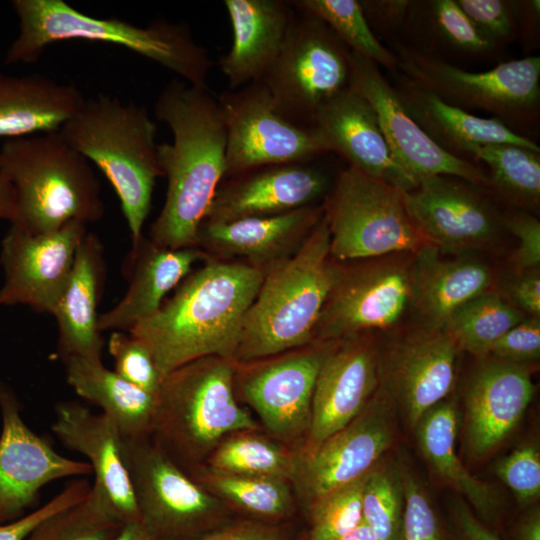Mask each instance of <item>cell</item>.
<instances>
[{
  "mask_svg": "<svg viewBox=\"0 0 540 540\" xmlns=\"http://www.w3.org/2000/svg\"><path fill=\"white\" fill-rule=\"evenodd\" d=\"M154 115L173 135L157 146L167 179L163 207L151 226V241L164 248L196 247L198 234L226 173V128L208 88L177 79L154 103Z\"/></svg>",
  "mask_w": 540,
  "mask_h": 540,
  "instance_id": "6da1fadb",
  "label": "cell"
},
{
  "mask_svg": "<svg viewBox=\"0 0 540 540\" xmlns=\"http://www.w3.org/2000/svg\"><path fill=\"white\" fill-rule=\"evenodd\" d=\"M263 276L264 270L252 264L208 261L128 333L150 350L162 381L203 357L234 361L246 313Z\"/></svg>",
  "mask_w": 540,
  "mask_h": 540,
  "instance_id": "7a4b0ae2",
  "label": "cell"
},
{
  "mask_svg": "<svg viewBox=\"0 0 540 540\" xmlns=\"http://www.w3.org/2000/svg\"><path fill=\"white\" fill-rule=\"evenodd\" d=\"M19 32L8 47L4 63L31 64L53 44L84 40L120 46L152 60L183 78L208 88L213 61L197 44L185 23L155 20L137 26L119 18H95L64 0H13Z\"/></svg>",
  "mask_w": 540,
  "mask_h": 540,
  "instance_id": "3957f363",
  "label": "cell"
},
{
  "mask_svg": "<svg viewBox=\"0 0 540 540\" xmlns=\"http://www.w3.org/2000/svg\"><path fill=\"white\" fill-rule=\"evenodd\" d=\"M329 256L330 232L323 212L295 252L264 271L244 319L236 363L275 356L312 340L342 274Z\"/></svg>",
  "mask_w": 540,
  "mask_h": 540,
  "instance_id": "277c9868",
  "label": "cell"
},
{
  "mask_svg": "<svg viewBox=\"0 0 540 540\" xmlns=\"http://www.w3.org/2000/svg\"><path fill=\"white\" fill-rule=\"evenodd\" d=\"M0 167L15 194L10 223L30 234L56 231L71 221H99L101 184L90 161L60 130L4 140Z\"/></svg>",
  "mask_w": 540,
  "mask_h": 540,
  "instance_id": "5b68a950",
  "label": "cell"
},
{
  "mask_svg": "<svg viewBox=\"0 0 540 540\" xmlns=\"http://www.w3.org/2000/svg\"><path fill=\"white\" fill-rule=\"evenodd\" d=\"M60 132L109 180L120 200L132 246L138 244L155 181L163 176L155 142L157 125L147 109L98 94L86 98Z\"/></svg>",
  "mask_w": 540,
  "mask_h": 540,
  "instance_id": "8992f818",
  "label": "cell"
},
{
  "mask_svg": "<svg viewBox=\"0 0 540 540\" xmlns=\"http://www.w3.org/2000/svg\"><path fill=\"white\" fill-rule=\"evenodd\" d=\"M235 363L203 357L175 369L162 381L150 436L184 471L207 459L227 436L258 428L236 401Z\"/></svg>",
  "mask_w": 540,
  "mask_h": 540,
  "instance_id": "52a82bcc",
  "label": "cell"
},
{
  "mask_svg": "<svg viewBox=\"0 0 540 540\" xmlns=\"http://www.w3.org/2000/svg\"><path fill=\"white\" fill-rule=\"evenodd\" d=\"M403 192L354 167L343 170L323 204L330 256L363 259L432 245L410 217Z\"/></svg>",
  "mask_w": 540,
  "mask_h": 540,
  "instance_id": "ba28073f",
  "label": "cell"
},
{
  "mask_svg": "<svg viewBox=\"0 0 540 540\" xmlns=\"http://www.w3.org/2000/svg\"><path fill=\"white\" fill-rule=\"evenodd\" d=\"M294 8L280 53L260 82L280 114L310 126L318 109L349 87L351 51L322 20Z\"/></svg>",
  "mask_w": 540,
  "mask_h": 540,
  "instance_id": "9c48e42d",
  "label": "cell"
},
{
  "mask_svg": "<svg viewBox=\"0 0 540 540\" xmlns=\"http://www.w3.org/2000/svg\"><path fill=\"white\" fill-rule=\"evenodd\" d=\"M122 454L139 524L148 540H190L209 533L222 501L177 465L151 436H122Z\"/></svg>",
  "mask_w": 540,
  "mask_h": 540,
  "instance_id": "30bf717a",
  "label": "cell"
},
{
  "mask_svg": "<svg viewBox=\"0 0 540 540\" xmlns=\"http://www.w3.org/2000/svg\"><path fill=\"white\" fill-rule=\"evenodd\" d=\"M399 55L398 65L409 81L450 105L465 111L490 112L503 122L536 114L540 99L538 56L503 62L484 72H469L407 48H399Z\"/></svg>",
  "mask_w": 540,
  "mask_h": 540,
  "instance_id": "8fae6325",
  "label": "cell"
},
{
  "mask_svg": "<svg viewBox=\"0 0 540 540\" xmlns=\"http://www.w3.org/2000/svg\"><path fill=\"white\" fill-rule=\"evenodd\" d=\"M217 100L226 128L225 176L306 162L329 152L312 126L297 124L277 111L261 82L224 91Z\"/></svg>",
  "mask_w": 540,
  "mask_h": 540,
  "instance_id": "7c38bea8",
  "label": "cell"
},
{
  "mask_svg": "<svg viewBox=\"0 0 540 540\" xmlns=\"http://www.w3.org/2000/svg\"><path fill=\"white\" fill-rule=\"evenodd\" d=\"M394 401L378 387L363 411L315 449L298 457L293 481L310 504L366 474L394 439Z\"/></svg>",
  "mask_w": 540,
  "mask_h": 540,
  "instance_id": "4fadbf2b",
  "label": "cell"
},
{
  "mask_svg": "<svg viewBox=\"0 0 540 540\" xmlns=\"http://www.w3.org/2000/svg\"><path fill=\"white\" fill-rule=\"evenodd\" d=\"M350 64V85L371 104L395 161L417 185L423 179L446 175L490 186L481 168L444 150L417 124L377 64L353 52Z\"/></svg>",
  "mask_w": 540,
  "mask_h": 540,
  "instance_id": "5bb4252c",
  "label": "cell"
},
{
  "mask_svg": "<svg viewBox=\"0 0 540 540\" xmlns=\"http://www.w3.org/2000/svg\"><path fill=\"white\" fill-rule=\"evenodd\" d=\"M0 524L15 521L38 502L50 482L92 473L87 461L60 455L24 422L20 401L0 381Z\"/></svg>",
  "mask_w": 540,
  "mask_h": 540,
  "instance_id": "9a60e30c",
  "label": "cell"
},
{
  "mask_svg": "<svg viewBox=\"0 0 540 540\" xmlns=\"http://www.w3.org/2000/svg\"><path fill=\"white\" fill-rule=\"evenodd\" d=\"M86 225L71 221L56 231L37 235L10 225L0 251L4 273L0 306L25 305L52 314L87 233Z\"/></svg>",
  "mask_w": 540,
  "mask_h": 540,
  "instance_id": "2e32d148",
  "label": "cell"
},
{
  "mask_svg": "<svg viewBox=\"0 0 540 540\" xmlns=\"http://www.w3.org/2000/svg\"><path fill=\"white\" fill-rule=\"evenodd\" d=\"M473 186L460 178L437 175L403 192L410 217L433 246L463 251L487 244L496 236L498 214Z\"/></svg>",
  "mask_w": 540,
  "mask_h": 540,
  "instance_id": "e0dca14e",
  "label": "cell"
},
{
  "mask_svg": "<svg viewBox=\"0 0 540 540\" xmlns=\"http://www.w3.org/2000/svg\"><path fill=\"white\" fill-rule=\"evenodd\" d=\"M412 300L411 273L381 265L341 277L321 312L313 337L346 340L372 329H386L401 318Z\"/></svg>",
  "mask_w": 540,
  "mask_h": 540,
  "instance_id": "ac0fdd59",
  "label": "cell"
},
{
  "mask_svg": "<svg viewBox=\"0 0 540 540\" xmlns=\"http://www.w3.org/2000/svg\"><path fill=\"white\" fill-rule=\"evenodd\" d=\"M331 348L297 352L243 376L240 389L244 400L278 440L291 442L308 433L317 376Z\"/></svg>",
  "mask_w": 540,
  "mask_h": 540,
  "instance_id": "d6986e66",
  "label": "cell"
},
{
  "mask_svg": "<svg viewBox=\"0 0 540 540\" xmlns=\"http://www.w3.org/2000/svg\"><path fill=\"white\" fill-rule=\"evenodd\" d=\"M331 348L317 376L305 453L341 430L366 407L381 383L376 349L358 336Z\"/></svg>",
  "mask_w": 540,
  "mask_h": 540,
  "instance_id": "ffe728a7",
  "label": "cell"
},
{
  "mask_svg": "<svg viewBox=\"0 0 540 540\" xmlns=\"http://www.w3.org/2000/svg\"><path fill=\"white\" fill-rule=\"evenodd\" d=\"M307 163L269 165L232 176L219 185L204 222L269 217L313 205L328 190L329 179Z\"/></svg>",
  "mask_w": 540,
  "mask_h": 540,
  "instance_id": "44dd1931",
  "label": "cell"
},
{
  "mask_svg": "<svg viewBox=\"0 0 540 540\" xmlns=\"http://www.w3.org/2000/svg\"><path fill=\"white\" fill-rule=\"evenodd\" d=\"M458 348L442 329L405 337L389 353L382 385L412 427L450 393Z\"/></svg>",
  "mask_w": 540,
  "mask_h": 540,
  "instance_id": "7402d4cb",
  "label": "cell"
},
{
  "mask_svg": "<svg viewBox=\"0 0 540 540\" xmlns=\"http://www.w3.org/2000/svg\"><path fill=\"white\" fill-rule=\"evenodd\" d=\"M310 126L329 152L342 156L349 166L402 191L417 186L395 161L373 107L351 85L322 105Z\"/></svg>",
  "mask_w": 540,
  "mask_h": 540,
  "instance_id": "603a6c76",
  "label": "cell"
},
{
  "mask_svg": "<svg viewBox=\"0 0 540 540\" xmlns=\"http://www.w3.org/2000/svg\"><path fill=\"white\" fill-rule=\"evenodd\" d=\"M52 431L69 450L87 458L92 484L124 523L139 522L138 509L122 454V434L108 416L93 413L79 401L55 406Z\"/></svg>",
  "mask_w": 540,
  "mask_h": 540,
  "instance_id": "cb8c5ba5",
  "label": "cell"
},
{
  "mask_svg": "<svg viewBox=\"0 0 540 540\" xmlns=\"http://www.w3.org/2000/svg\"><path fill=\"white\" fill-rule=\"evenodd\" d=\"M535 392L524 364L484 362L466 392V444L471 456L494 451L517 426Z\"/></svg>",
  "mask_w": 540,
  "mask_h": 540,
  "instance_id": "d4e9b609",
  "label": "cell"
},
{
  "mask_svg": "<svg viewBox=\"0 0 540 540\" xmlns=\"http://www.w3.org/2000/svg\"><path fill=\"white\" fill-rule=\"evenodd\" d=\"M203 257V252L196 247L169 249L142 237L132 246L125 262L128 289L113 308L99 315V330L129 332L151 317L161 307L167 293L180 284Z\"/></svg>",
  "mask_w": 540,
  "mask_h": 540,
  "instance_id": "484cf974",
  "label": "cell"
},
{
  "mask_svg": "<svg viewBox=\"0 0 540 540\" xmlns=\"http://www.w3.org/2000/svg\"><path fill=\"white\" fill-rule=\"evenodd\" d=\"M233 43L219 66L230 90L260 82L286 39L295 8L283 0H225Z\"/></svg>",
  "mask_w": 540,
  "mask_h": 540,
  "instance_id": "4316f807",
  "label": "cell"
},
{
  "mask_svg": "<svg viewBox=\"0 0 540 540\" xmlns=\"http://www.w3.org/2000/svg\"><path fill=\"white\" fill-rule=\"evenodd\" d=\"M103 253L100 239L87 232L52 312L58 326L57 353L62 360L75 355L102 359L104 339L97 307L106 272Z\"/></svg>",
  "mask_w": 540,
  "mask_h": 540,
  "instance_id": "83f0119b",
  "label": "cell"
},
{
  "mask_svg": "<svg viewBox=\"0 0 540 540\" xmlns=\"http://www.w3.org/2000/svg\"><path fill=\"white\" fill-rule=\"evenodd\" d=\"M323 216V205L305 206L284 214L245 218L231 222H204L198 244L226 256L251 260L253 265H271L288 257L294 244H301Z\"/></svg>",
  "mask_w": 540,
  "mask_h": 540,
  "instance_id": "f1b7e54d",
  "label": "cell"
},
{
  "mask_svg": "<svg viewBox=\"0 0 540 540\" xmlns=\"http://www.w3.org/2000/svg\"><path fill=\"white\" fill-rule=\"evenodd\" d=\"M85 99L72 83H60L41 74L0 73V138L60 130Z\"/></svg>",
  "mask_w": 540,
  "mask_h": 540,
  "instance_id": "f546056e",
  "label": "cell"
},
{
  "mask_svg": "<svg viewBox=\"0 0 540 540\" xmlns=\"http://www.w3.org/2000/svg\"><path fill=\"white\" fill-rule=\"evenodd\" d=\"M417 124L444 150L464 159L475 146L512 144L540 152L529 138L514 132L500 119L482 118L450 105L411 81L397 90Z\"/></svg>",
  "mask_w": 540,
  "mask_h": 540,
  "instance_id": "4dcf8cb0",
  "label": "cell"
},
{
  "mask_svg": "<svg viewBox=\"0 0 540 540\" xmlns=\"http://www.w3.org/2000/svg\"><path fill=\"white\" fill-rule=\"evenodd\" d=\"M412 300L425 327L441 329L458 308L487 292L491 272L472 259L442 260L438 248L430 245L417 253L411 273Z\"/></svg>",
  "mask_w": 540,
  "mask_h": 540,
  "instance_id": "1f68e13d",
  "label": "cell"
},
{
  "mask_svg": "<svg viewBox=\"0 0 540 540\" xmlns=\"http://www.w3.org/2000/svg\"><path fill=\"white\" fill-rule=\"evenodd\" d=\"M68 384L83 399L101 408L123 437L150 436L156 396L130 384L101 358L69 356L63 360Z\"/></svg>",
  "mask_w": 540,
  "mask_h": 540,
  "instance_id": "d6a6232c",
  "label": "cell"
},
{
  "mask_svg": "<svg viewBox=\"0 0 540 540\" xmlns=\"http://www.w3.org/2000/svg\"><path fill=\"white\" fill-rule=\"evenodd\" d=\"M458 412L453 402L441 401L415 426L419 448L434 473L465 496L484 517L494 515L497 496L492 487L474 477L456 453Z\"/></svg>",
  "mask_w": 540,
  "mask_h": 540,
  "instance_id": "836d02e7",
  "label": "cell"
},
{
  "mask_svg": "<svg viewBox=\"0 0 540 540\" xmlns=\"http://www.w3.org/2000/svg\"><path fill=\"white\" fill-rule=\"evenodd\" d=\"M523 319L518 308L500 296L486 292L458 308L441 329L458 350L486 358L494 343Z\"/></svg>",
  "mask_w": 540,
  "mask_h": 540,
  "instance_id": "e575fe53",
  "label": "cell"
},
{
  "mask_svg": "<svg viewBox=\"0 0 540 540\" xmlns=\"http://www.w3.org/2000/svg\"><path fill=\"white\" fill-rule=\"evenodd\" d=\"M207 463L213 472L292 480L298 456L253 431H242L223 439Z\"/></svg>",
  "mask_w": 540,
  "mask_h": 540,
  "instance_id": "d590c367",
  "label": "cell"
},
{
  "mask_svg": "<svg viewBox=\"0 0 540 540\" xmlns=\"http://www.w3.org/2000/svg\"><path fill=\"white\" fill-rule=\"evenodd\" d=\"M190 475L208 491L250 514L282 517L292 508L288 481L282 478L229 475L194 468Z\"/></svg>",
  "mask_w": 540,
  "mask_h": 540,
  "instance_id": "8d00e7d4",
  "label": "cell"
},
{
  "mask_svg": "<svg viewBox=\"0 0 540 540\" xmlns=\"http://www.w3.org/2000/svg\"><path fill=\"white\" fill-rule=\"evenodd\" d=\"M125 524L93 485L79 503L40 522L25 540H115Z\"/></svg>",
  "mask_w": 540,
  "mask_h": 540,
  "instance_id": "74e56055",
  "label": "cell"
},
{
  "mask_svg": "<svg viewBox=\"0 0 540 540\" xmlns=\"http://www.w3.org/2000/svg\"><path fill=\"white\" fill-rule=\"evenodd\" d=\"M540 152L512 144L475 146L469 155L490 168V186L509 199L536 205L540 198Z\"/></svg>",
  "mask_w": 540,
  "mask_h": 540,
  "instance_id": "f35d334b",
  "label": "cell"
},
{
  "mask_svg": "<svg viewBox=\"0 0 540 540\" xmlns=\"http://www.w3.org/2000/svg\"><path fill=\"white\" fill-rule=\"evenodd\" d=\"M300 9L322 20L348 49L375 64L394 69L397 57L377 40L357 0H297Z\"/></svg>",
  "mask_w": 540,
  "mask_h": 540,
  "instance_id": "ab89813d",
  "label": "cell"
},
{
  "mask_svg": "<svg viewBox=\"0 0 540 540\" xmlns=\"http://www.w3.org/2000/svg\"><path fill=\"white\" fill-rule=\"evenodd\" d=\"M404 504L401 470L375 466L365 480L362 511L378 540H401Z\"/></svg>",
  "mask_w": 540,
  "mask_h": 540,
  "instance_id": "60d3db41",
  "label": "cell"
},
{
  "mask_svg": "<svg viewBox=\"0 0 540 540\" xmlns=\"http://www.w3.org/2000/svg\"><path fill=\"white\" fill-rule=\"evenodd\" d=\"M367 474L311 504L309 540H334L363 521L362 496Z\"/></svg>",
  "mask_w": 540,
  "mask_h": 540,
  "instance_id": "b9f144b4",
  "label": "cell"
},
{
  "mask_svg": "<svg viewBox=\"0 0 540 540\" xmlns=\"http://www.w3.org/2000/svg\"><path fill=\"white\" fill-rule=\"evenodd\" d=\"M108 350L114 371L125 381L157 397L162 378L147 346L128 332L113 331Z\"/></svg>",
  "mask_w": 540,
  "mask_h": 540,
  "instance_id": "7bdbcfd3",
  "label": "cell"
},
{
  "mask_svg": "<svg viewBox=\"0 0 540 540\" xmlns=\"http://www.w3.org/2000/svg\"><path fill=\"white\" fill-rule=\"evenodd\" d=\"M404 513L401 540H445L437 514L419 481L401 470Z\"/></svg>",
  "mask_w": 540,
  "mask_h": 540,
  "instance_id": "ee69618b",
  "label": "cell"
},
{
  "mask_svg": "<svg viewBox=\"0 0 540 540\" xmlns=\"http://www.w3.org/2000/svg\"><path fill=\"white\" fill-rule=\"evenodd\" d=\"M495 474L515 494L521 504H530L540 495V452L535 444L515 449L501 459Z\"/></svg>",
  "mask_w": 540,
  "mask_h": 540,
  "instance_id": "f6af8a7d",
  "label": "cell"
},
{
  "mask_svg": "<svg viewBox=\"0 0 540 540\" xmlns=\"http://www.w3.org/2000/svg\"><path fill=\"white\" fill-rule=\"evenodd\" d=\"M432 12L437 30L454 46L472 52L492 48L494 43L480 33L456 1H434Z\"/></svg>",
  "mask_w": 540,
  "mask_h": 540,
  "instance_id": "bcb514c9",
  "label": "cell"
},
{
  "mask_svg": "<svg viewBox=\"0 0 540 540\" xmlns=\"http://www.w3.org/2000/svg\"><path fill=\"white\" fill-rule=\"evenodd\" d=\"M90 483L85 479L69 482L56 496L21 518L0 524V540H25L43 520L82 501L89 493Z\"/></svg>",
  "mask_w": 540,
  "mask_h": 540,
  "instance_id": "7dc6e473",
  "label": "cell"
},
{
  "mask_svg": "<svg viewBox=\"0 0 540 540\" xmlns=\"http://www.w3.org/2000/svg\"><path fill=\"white\" fill-rule=\"evenodd\" d=\"M495 359L524 364L540 357V319H523L492 346L490 354Z\"/></svg>",
  "mask_w": 540,
  "mask_h": 540,
  "instance_id": "c3c4849f",
  "label": "cell"
},
{
  "mask_svg": "<svg viewBox=\"0 0 540 540\" xmlns=\"http://www.w3.org/2000/svg\"><path fill=\"white\" fill-rule=\"evenodd\" d=\"M462 11L468 16L480 33L495 44L510 36L513 18L510 5L502 0H457Z\"/></svg>",
  "mask_w": 540,
  "mask_h": 540,
  "instance_id": "681fc988",
  "label": "cell"
},
{
  "mask_svg": "<svg viewBox=\"0 0 540 540\" xmlns=\"http://www.w3.org/2000/svg\"><path fill=\"white\" fill-rule=\"evenodd\" d=\"M507 229L518 239L514 263L520 271L535 270L540 264V222L528 213H516L505 220Z\"/></svg>",
  "mask_w": 540,
  "mask_h": 540,
  "instance_id": "f907efd6",
  "label": "cell"
},
{
  "mask_svg": "<svg viewBox=\"0 0 540 540\" xmlns=\"http://www.w3.org/2000/svg\"><path fill=\"white\" fill-rule=\"evenodd\" d=\"M190 540H284L279 530L268 525L244 522Z\"/></svg>",
  "mask_w": 540,
  "mask_h": 540,
  "instance_id": "816d5d0a",
  "label": "cell"
},
{
  "mask_svg": "<svg viewBox=\"0 0 540 540\" xmlns=\"http://www.w3.org/2000/svg\"><path fill=\"white\" fill-rule=\"evenodd\" d=\"M513 301L532 317H540V276L536 270L526 273L511 286ZM520 310V311H521Z\"/></svg>",
  "mask_w": 540,
  "mask_h": 540,
  "instance_id": "f5cc1de1",
  "label": "cell"
},
{
  "mask_svg": "<svg viewBox=\"0 0 540 540\" xmlns=\"http://www.w3.org/2000/svg\"><path fill=\"white\" fill-rule=\"evenodd\" d=\"M367 21H376L379 25L394 27L402 22L408 13L410 1H360Z\"/></svg>",
  "mask_w": 540,
  "mask_h": 540,
  "instance_id": "db71d44e",
  "label": "cell"
},
{
  "mask_svg": "<svg viewBox=\"0 0 540 540\" xmlns=\"http://www.w3.org/2000/svg\"><path fill=\"white\" fill-rule=\"evenodd\" d=\"M454 513L457 526L465 540H500L471 512L466 504L458 502Z\"/></svg>",
  "mask_w": 540,
  "mask_h": 540,
  "instance_id": "11a10c76",
  "label": "cell"
},
{
  "mask_svg": "<svg viewBox=\"0 0 540 540\" xmlns=\"http://www.w3.org/2000/svg\"><path fill=\"white\" fill-rule=\"evenodd\" d=\"M515 540H540V513L533 510L520 519L514 530Z\"/></svg>",
  "mask_w": 540,
  "mask_h": 540,
  "instance_id": "9f6ffc18",
  "label": "cell"
},
{
  "mask_svg": "<svg viewBox=\"0 0 540 540\" xmlns=\"http://www.w3.org/2000/svg\"><path fill=\"white\" fill-rule=\"evenodd\" d=\"M15 216V194L14 189L7 176L0 167V220H7L10 223Z\"/></svg>",
  "mask_w": 540,
  "mask_h": 540,
  "instance_id": "6f0895ef",
  "label": "cell"
},
{
  "mask_svg": "<svg viewBox=\"0 0 540 540\" xmlns=\"http://www.w3.org/2000/svg\"><path fill=\"white\" fill-rule=\"evenodd\" d=\"M334 540H378L373 530L362 521L357 527Z\"/></svg>",
  "mask_w": 540,
  "mask_h": 540,
  "instance_id": "680465c9",
  "label": "cell"
},
{
  "mask_svg": "<svg viewBox=\"0 0 540 540\" xmlns=\"http://www.w3.org/2000/svg\"><path fill=\"white\" fill-rule=\"evenodd\" d=\"M115 540H148L138 522L127 523L115 538Z\"/></svg>",
  "mask_w": 540,
  "mask_h": 540,
  "instance_id": "91938a15",
  "label": "cell"
}]
</instances>
